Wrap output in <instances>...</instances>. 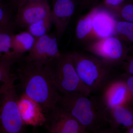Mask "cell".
Listing matches in <instances>:
<instances>
[{
    "label": "cell",
    "mask_w": 133,
    "mask_h": 133,
    "mask_svg": "<svg viewBox=\"0 0 133 133\" xmlns=\"http://www.w3.org/2000/svg\"><path fill=\"white\" fill-rule=\"evenodd\" d=\"M117 21L111 12L100 5L98 6L93 17L91 38L98 40L115 35Z\"/></svg>",
    "instance_id": "obj_13"
},
{
    "label": "cell",
    "mask_w": 133,
    "mask_h": 133,
    "mask_svg": "<svg viewBox=\"0 0 133 133\" xmlns=\"http://www.w3.org/2000/svg\"><path fill=\"white\" fill-rule=\"evenodd\" d=\"M51 24L50 17H48L35 22L26 28L27 31L36 38L48 34Z\"/></svg>",
    "instance_id": "obj_19"
},
{
    "label": "cell",
    "mask_w": 133,
    "mask_h": 133,
    "mask_svg": "<svg viewBox=\"0 0 133 133\" xmlns=\"http://www.w3.org/2000/svg\"><path fill=\"white\" fill-rule=\"evenodd\" d=\"M116 36L97 40L90 43L85 50L114 68L120 66L127 59L131 48Z\"/></svg>",
    "instance_id": "obj_6"
},
{
    "label": "cell",
    "mask_w": 133,
    "mask_h": 133,
    "mask_svg": "<svg viewBox=\"0 0 133 133\" xmlns=\"http://www.w3.org/2000/svg\"><path fill=\"white\" fill-rule=\"evenodd\" d=\"M12 27L0 30V64L12 67L20 57L12 48Z\"/></svg>",
    "instance_id": "obj_15"
},
{
    "label": "cell",
    "mask_w": 133,
    "mask_h": 133,
    "mask_svg": "<svg viewBox=\"0 0 133 133\" xmlns=\"http://www.w3.org/2000/svg\"><path fill=\"white\" fill-rule=\"evenodd\" d=\"M100 92L101 95L99 97L105 108L126 104L133 105V101L120 75L110 81Z\"/></svg>",
    "instance_id": "obj_10"
},
{
    "label": "cell",
    "mask_w": 133,
    "mask_h": 133,
    "mask_svg": "<svg viewBox=\"0 0 133 133\" xmlns=\"http://www.w3.org/2000/svg\"><path fill=\"white\" fill-rule=\"evenodd\" d=\"M36 38L28 31H24L16 35H13L12 37V48L15 53L21 57L22 55L29 51L32 48Z\"/></svg>",
    "instance_id": "obj_16"
},
{
    "label": "cell",
    "mask_w": 133,
    "mask_h": 133,
    "mask_svg": "<svg viewBox=\"0 0 133 133\" xmlns=\"http://www.w3.org/2000/svg\"><path fill=\"white\" fill-rule=\"evenodd\" d=\"M51 9L48 0L26 2L19 7L16 22L22 28L42 19L50 17Z\"/></svg>",
    "instance_id": "obj_9"
},
{
    "label": "cell",
    "mask_w": 133,
    "mask_h": 133,
    "mask_svg": "<svg viewBox=\"0 0 133 133\" xmlns=\"http://www.w3.org/2000/svg\"><path fill=\"white\" fill-rule=\"evenodd\" d=\"M68 54L80 80L91 94L100 92L118 76L114 67L91 54L77 51Z\"/></svg>",
    "instance_id": "obj_3"
},
{
    "label": "cell",
    "mask_w": 133,
    "mask_h": 133,
    "mask_svg": "<svg viewBox=\"0 0 133 133\" xmlns=\"http://www.w3.org/2000/svg\"><path fill=\"white\" fill-rule=\"evenodd\" d=\"M45 128L51 133H87L71 114L57 104L44 114Z\"/></svg>",
    "instance_id": "obj_7"
},
{
    "label": "cell",
    "mask_w": 133,
    "mask_h": 133,
    "mask_svg": "<svg viewBox=\"0 0 133 133\" xmlns=\"http://www.w3.org/2000/svg\"><path fill=\"white\" fill-rule=\"evenodd\" d=\"M36 1H39V0H15V1L17 5H18V7H19L26 2Z\"/></svg>",
    "instance_id": "obj_27"
},
{
    "label": "cell",
    "mask_w": 133,
    "mask_h": 133,
    "mask_svg": "<svg viewBox=\"0 0 133 133\" xmlns=\"http://www.w3.org/2000/svg\"><path fill=\"white\" fill-rule=\"evenodd\" d=\"M11 68L5 65L0 64V83L8 84L17 79L16 74L10 73Z\"/></svg>",
    "instance_id": "obj_22"
},
{
    "label": "cell",
    "mask_w": 133,
    "mask_h": 133,
    "mask_svg": "<svg viewBox=\"0 0 133 133\" xmlns=\"http://www.w3.org/2000/svg\"><path fill=\"white\" fill-rule=\"evenodd\" d=\"M57 41L55 37L48 34L36 38L26 62L41 66L49 63L61 55Z\"/></svg>",
    "instance_id": "obj_8"
},
{
    "label": "cell",
    "mask_w": 133,
    "mask_h": 133,
    "mask_svg": "<svg viewBox=\"0 0 133 133\" xmlns=\"http://www.w3.org/2000/svg\"><path fill=\"white\" fill-rule=\"evenodd\" d=\"M76 8L75 0H53L50 19L56 30L57 41L65 31Z\"/></svg>",
    "instance_id": "obj_12"
},
{
    "label": "cell",
    "mask_w": 133,
    "mask_h": 133,
    "mask_svg": "<svg viewBox=\"0 0 133 133\" xmlns=\"http://www.w3.org/2000/svg\"><path fill=\"white\" fill-rule=\"evenodd\" d=\"M10 13L6 7L0 2V30L12 27Z\"/></svg>",
    "instance_id": "obj_21"
},
{
    "label": "cell",
    "mask_w": 133,
    "mask_h": 133,
    "mask_svg": "<svg viewBox=\"0 0 133 133\" xmlns=\"http://www.w3.org/2000/svg\"><path fill=\"white\" fill-rule=\"evenodd\" d=\"M125 0H104V2L100 5L109 10L114 15L120 7L124 3Z\"/></svg>",
    "instance_id": "obj_23"
},
{
    "label": "cell",
    "mask_w": 133,
    "mask_h": 133,
    "mask_svg": "<svg viewBox=\"0 0 133 133\" xmlns=\"http://www.w3.org/2000/svg\"><path fill=\"white\" fill-rule=\"evenodd\" d=\"M58 105L71 114L88 133H102L108 125L99 97L78 93L62 94Z\"/></svg>",
    "instance_id": "obj_2"
},
{
    "label": "cell",
    "mask_w": 133,
    "mask_h": 133,
    "mask_svg": "<svg viewBox=\"0 0 133 133\" xmlns=\"http://www.w3.org/2000/svg\"><path fill=\"white\" fill-rule=\"evenodd\" d=\"M98 0H81V7L82 9L94 7L96 6Z\"/></svg>",
    "instance_id": "obj_26"
},
{
    "label": "cell",
    "mask_w": 133,
    "mask_h": 133,
    "mask_svg": "<svg viewBox=\"0 0 133 133\" xmlns=\"http://www.w3.org/2000/svg\"><path fill=\"white\" fill-rule=\"evenodd\" d=\"M46 66L53 83L61 94H91L80 80L68 53L61 54Z\"/></svg>",
    "instance_id": "obj_4"
},
{
    "label": "cell",
    "mask_w": 133,
    "mask_h": 133,
    "mask_svg": "<svg viewBox=\"0 0 133 133\" xmlns=\"http://www.w3.org/2000/svg\"><path fill=\"white\" fill-rule=\"evenodd\" d=\"M133 105L130 104L105 108L104 117L109 126L103 133H121L122 129L133 126Z\"/></svg>",
    "instance_id": "obj_11"
},
{
    "label": "cell",
    "mask_w": 133,
    "mask_h": 133,
    "mask_svg": "<svg viewBox=\"0 0 133 133\" xmlns=\"http://www.w3.org/2000/svg\"><path fill=\"white\" fill-rule=\"evenodd\" d=\"M3 0H0V2H2Z\"/></svg>",
    "instance_id": "obj_29"
},
{
    "label": "cell",
    "mask_w": 133,
    "mask_h": 133,
    "mask_svg": "<svg viewBox=\"0 0 133 133\" xmlns=\"http://www.w3.org/2000/svg\"><path fill=\"white\" fill-rule=\"evenodd\" d=\"M18 105L24 124L35 126L44 124L45 115L42 107L24 94L18 98Z\"/></svg>",
    "instance_id": "obj_14"
},
{
    "label": "cell",
    "mask_w": 133,
    "mask_h": 133,
    "mask_svg": "<svg viewBox=\"0 0 133 133\" xmlns=\"http://www.w3.org/2000/svg\"><path fill=\"white\" fill-rule=\"evenodd\" d=\"M125 133H133V126L129 127L125 130Z\"/></svg>",
    "instance_id": "obj_28"
},
{
    "label": "cell",
    "mask_w": 133,
    "mask_h": 133,
    "mask_svg": "<svg viewBox=\"0 0 133 133\" xmlns=\"http://www.w3.org/2000/svg\"><path fill=\"white\" fill-rule=\"evenodd\" d=\"M97 6L92 9L79 20L76 28V35L81 41H84L91 37L92 30V19Z\"/></svg>",
    "instance_id": "obj_17"
},
{
    "label": "cell",
    "mask_w": 133,
    "mask_h": 133,
    "mask_svg": "<svg viewBox=\"0 0 133 133\" xmlns=\"http://www.w3.org/2000/svg\"><path fill=\"white\" fill-rule=\"evenodd\" d=\"M120 75L125 84L130 98L133 101V76L128 75L125 73Z\"/></svg>",
    "instance_id": "obj_25"
},
{
    "label": "cell",
    "mask_w": 133,
    "mask_h": 133,
    "mask_svg": "<svg viewBox=\"0 0 133 133\" xmlns=\"http://www.w3.org/2000/svg\"><path fill=\"white\" fill-rule=\"evenodd\" d=\"M114 15L121 21L133 22V5L132 3H125L122 5Z\"/></svg>",
    "instance_id": "obj_20"
},
{
    "label": "cell",
    "mask_w": 133,
    "mask_h": 133,
    "mask_svg": "<svg viewBox=\"0 0 133 133\" xmlns=\"http://www.w3.org/2000/svg\"><path fill=\"white\" fill-rule=\"evenodd\" d=\"M23 94L40 105L44 113L57 105L61 93L53 83L46 65L27 63L17 70Z\"/></svg>",
    "instance_id": "obj_1"
},
{
    "label": "cell",
    "mask_w": 133,
    "mask_h": 133,
    "mask_svg": "<svg viewBox=\"0 0 133 133\" xmlns=\"http://www.w3.org/2000/svg\"><path fill=\"white\" fill-rule=\"evenodd\" d=\"M115 36L124 42L131 43L133 42V22L118 21L115 28Z\"/></svg>",
    "instance_id": "obj_18"
},
{
    "label": "cell",
    "mask_w": 133,
    "mask_h": 133,
    "mask_svg": "<svg viewBox=\"0 0 133 133\" xmlns=\"http://www.w3.org/2000/svg\"><path fill=\"white\" fill-rule=\"evenodd\" d=\"M15 81L0 87V133H21L24 125L18 105Z\"/></svg>",
    "instance_id": "obj_5"
},
{
    "label": "cell",
    "mask_w": 133,
    "mask_h": 133,
    "mask_svg": "<svg viewBox=\"0 0 133 133\" xmlns=\"http://www.w3.org/2000/svg\"><path fill=\"white\" fill-rule=\"evenodd\" d=\"M124 73L129 75L133 76V56L129 55L125 60H124L120 65Z\"/></svg>",
    "instance_id": "obj_24"
}]
</instances>
